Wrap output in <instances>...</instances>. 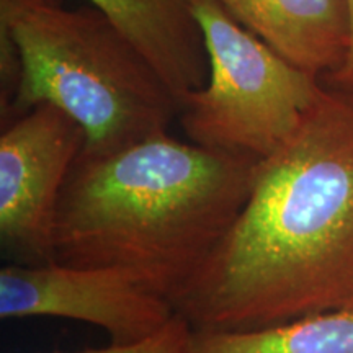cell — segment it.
I'll return each instance as SVG.
<instances>
[{"label": "cell", "mask_w": 353, "mask_h": 353, "mask_svg": "<svg viewBox=\"0 0 353 353\" xmlns=\"http://www.w3.org/2000/svg\"><path fill=\"white\" fill-rule=\"evenodd\" d=\"M83 144L82 126L51 103L2 126L0 247L8 263L54 262L57 206Z\"/></svg>", "instance_id": "cell-5"}, {"label": "cell", "mask_w": 353, "mask_h": 353, "mask_svg": "<svg viewBox=\"0 0 353 353\" xmlns=\"http://www.w3.org/2000/svg\"><path fill=\"white\" fill-rule=\"evenodd\" d=\"M172 304L193 330L229 332L353 309V90L322 82Z\"/></svg>", "instance_id": "cell-1"}, {"label": "cell", "mask_w": 353, "mask_h": 353, "mask_svg": "<svg viewBox=\"0 0 353 353\" xmlns=\"http://www.w3.org/2000/svg\"><path fill=\"white\" fill-rule=\"evenodd\" d=\"M0 34L20 61L19 88L2 123L51 103L82 126V154H105L167 131L179 117L169 83L100 8L0 0Z\"/></svg>", "instance_id": "cell-3"}, {"label": "cell", "mask_w": 353, "mask_h": 353, "mask_svg": "<svg viewBox=\"0 0 353 353\" xmlns=\"http://www.w3.org/2000/svg\"><path fill=\"white\" fill-rule=\"evenodd\" d=\"M144 52L180 101L208 81V54L188 0H88Z\"/></svg>", "instance_id": "cell-8"}, {"label": "cell", "mask_w": 353, "mask_h": 353, "mask_svg": "<svg viewBox=\"0 0 353 353\" xmlns=\"http://www.w3.org/2000/svg\"><path fill=\"white\" fill-rule=\"evenodd\" d=\"M347 3H348V10H350V23H352L350 50H348L345 64L342 65V69L339 70L337 74H334V76L322 79V82L332 87H341V88H347V90H353V0H347Z\"/></svg>", "instance_id": "cell-11"}, {"label": "cell", "mask_w": 353, "mask_h": 353, "mask_svg": "<svg viewBox=\"0 0 353 353\" xmlns=\"http://www.w3.org/2000/svg\"><path fill=\"white\" fill-rule=\"evenodd\" d=\"M176 314L169 299L112 268L50 262L0 270V317H63L103 329L112 343L141 342Z\"/></svg>", "instance_id": "cell-6"}, {"label": "cell", "mask_w": 353, "mask_h": 353, "mask_svg": "<svg viewBox=\"0 0 353 353\" xmlns=\"http://www.w3.org/2000/svg\"><path fill=\"white\" fill-rule=\"evenodd\" d=\"M208 54V81L180 101L190 143L262 161L293 134L322 90L237 23L216 0H188Z\"/></svg>", "instance_id": "cell-4"}, {"label": "cell", "mask_w": 353, "mask_h": 353, "mask_svg": "<svg viewBox=\"0 0 353 353\" xmlns=\"http://www.w3.org/2000/svg\"><path fill=\"white\" fill-rule=\"evenodd\" d=\"M237 23L296 68L327 79L352 41L347 0H216Z\"/></svg>", "instance_id": "cell-7"}, {"label": "cell", "mask_w": 353, "mask_h": 353, "mask_svg": "<svg viewBox=\"0 0 353 353\" xmlns=\"http://www.w3.org/2000/svg\"><path fill=\"white\" fill-rule=\"evenodd\" d=\"M193 353H353V309L257 330H193Z\"/></svg>", "instance_id": "cell-9"}, {"label": "cell", "mask_w": 353, "mask_h": 353, "mask_svg": "<svg viewBox=\"0 0 353 353\" xmlns=\"http://www.w3.org/2000/svg\"><path fill=\"white\" fill-rule=\"evenodd\" d=\"M192 334V325L182 316L175 314L165 327L141 342L123 343V345L112 343L110 347L94 348V350L54 353H193Z\"/></svg>", "instance_id": "cell-10"}, {"label": "cell", "mask_w": 353, "mask_h": 353, "mask_svg": "<svg viewBox=\"0 0 353 353\" xmlns=\"http://www.w3.org/2000/svg\"><path fill=\"white\" fill-rule=\"evenodd\" d=\"M257 165L167 131L81 152L57 206L54 262L123 272L172 303L239 218Z\"/></svg>", "instance_id": "cell-2"}]
</instances>
